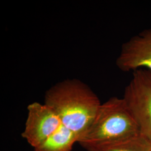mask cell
I'll use <instances>...</instances> for the list:
<instances>
[{
  "instance_id": "cell-2",
  "label": "cell",
  "mask_w": 151,
  "mask_h": 151,
  "mask_svg": "<svg viewBox=\"0 0 151 151\" xmlns=\"http://www.w3.org/2000/svg\"><path fill=\"white\" fill-rule=\"evenodd\" d=\"M139 134L123 98L113 97L101 104L91 124L77 143L87 151H93Z\"/></svg>"
},
{
  "instance_id": "cell-8",
  "label": "cell",
  "mask_w": 151,
  "mask_h": 151,
  "mask_svg": "<svg viewBox=\"0 0 151 151\" xmlns=\"http://www.w3.org/2000/svg\"></svg>"
},
{
  "instance_id": "cell-1",
  "label": "cell",
  "mask_w": 151,
  "mask_h": 151,
  "mask_svg": "<svg viewBox=\"0 0 151 151\" xmlns=\"http://www.w3.org/2000/svg\"><path fill=\"white\" fill-rule=\"evenodd\" d=\"M44 104L79 137L90 126L101 105L86 84L74 78L61 81L50 87L45 93Z\"/></svg>"
},
{
  "instance_id": "cell-5",
  "label": "cell",
  "mask_w": 151,
  "mask_h": 151,
  "mask_svg": "<svg viewBox=\"0 0 151 151\" xmlns=\"http://www.w3.org/2000/svg\"><path fill=\"white\" fill-rule=\"evenodd\" d=\"M116 65L123 72L146 69L151 71V28L123 44Z\"/></svg>"
},
{
  "instance_id": "cell-7",
  "label": "cell",
  "mask_w": 151,
  "mask_h": 151,
  "mask_svg": "<svg viewBox=\"0 0 151 151\" xmlns=\"http://www.w3.org/2000/svg\"><path fill=\"white\" fill-rule=\"evenodd\" d=\"M151 143L143 135H139L93 151H151Z\"/></svg>"
},
{
  "instance_id": "cell-6",
  "label": "cell",
  "mask_w": 151,
  "mask_h": 151,
  "mask_svg": "<svg viewBox=\"0 0 151 151\" xmlns=\"http://www.w3.org/2000/svg\"><path fill=\"white\" fill-rule=\"evenodd\" d=\"M78 138V135L62 124L52 135L34 148V151H72Z\"/></svg>"
},
{
  "instance_id": "cell-4",
  "label": "cell",
  "mask_w": 151,
  "mask_h": 151,
  "mask_svg": "<svg viewBox=\"0 0 151 151\" xmlns=\"http://www.w3.org/2000/svg\"><path fill=\"white\" fill-rule=\"evenodd\" d=\"M63 124L59 116L46 105L35 102L27 106V116L22 137L34 148L40 145Z\"/></svg>"
},
{
  "instance_id": "cell-3",
  "label": "cell",
  "mask_w": 151,
  "mask_h": 151,
  "mask_svg": "<svg viewBox=\"0 0 151 151\" xmlns=\"http://www.w3.org/2000/svg\"><path fill=\"white\" fill-rule=\"evenodd\" d=\"M123 98L140 134L151 143V71L146 69L134 71Z\"/></svg>"
}]
</instances>
